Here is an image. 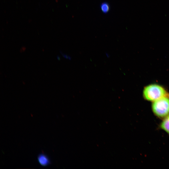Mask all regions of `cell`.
Masks as SVG:
<instances>
[{"label":"cell","instance_id":"obj_3","mask_svg":"<svg viewBox=\"0 0 169 169\" xmlns=\"http://www.w3.org/2000/svg\"><path fill=\"white\" fill-rule=\"evenodd\" d=\"M160 126L161 129L169 134V115L163 118Z\"/></svg>","mask_w":169,"mask_h":169},{"label":"cell","instance_id":"obj_6","mask_svg":"<svg viewBox=\"0 0 169 169\" xmlns=\"http://www.w3.org/2000/svg\"><path fill=\"white\" fill-rule=\"evenodd\" d=\"M60 53L61 54L62 56L64 58H65L66 59H69V60H70L71 59V57L70 56H69V55H67L66 54H63L60 51Z\"/></svg>","mask_w":169,"mask_h":169},{"label":"cell","instance_id":"obj_7","mask_svg":"<svg viewBox=\"0 0 169 169\" xmlns=\"http://www.w3.org/2000/svg\"><path fill=\"white\" fill-rule=\"evenodd\" d=\"M57 58L58 60H60V57L59 55H57Z\"/></svg>","mask_w":169,"mask_h":169},{"label":"cell","instance_id":"obj_8","mask_svg":"<svg viewBox=\"0 0 169 169\" xmlns=\"http://www.w3.org/2000/svg\"><path fill=\"white\" fill-rule=\"evenodd\" d=\"M106 56H107V57L108 58V57H110V55H109V54L106 53Z\"/></svg>","mask_w":169,"mask_h":169},{"label":"cell","instance_id":"obj_4","mask_svg":"<svg viewBox=\"0 0 169 169\" xmlns=\"http://www.w3.org/2000/svg\"><path fill=\"white\" fill-rule=\"evenodd\" d=\"M38 160L39 163L43 166H47L50 163L48 157L44 154L39 155L38 157Z\"/></svg>","mask_w":169,"mask_h":169},{"label":"cell","instance_id":"obj_5","mask_svg":"<svg viewBox=\"0 0 169 169\" xmlns=\"http://www.w3.org/2000/svg\"><path fill=\"white\" fill-rule=\"evenodd\" d=\"M100 8L102 12L106 14L109 11L110 8L109 3L107 2H104L101 4Z\"/></svg>","mask_w":169,"mask_h":169},{"label":"cell","instance_id":"obj_1","mask_svg":"<svg viewBox=\"0 0 169 169\" xmlns=\"http://www.w3.org/2000/svg\"><path fill=\"white\" fill-rule=\"evenodd\" d=\"M143 95L145 100L153 102L169 94L162 86L158 84H152L144 88Z\"/></svg>","mask_w":169,"mask_h":169},{"label":"cell","instance_id":"obj_2","mask_svg":"<svg viewBox=\"0 0 169 169\" xmlns=\"http://www.w3.org/2000/svg\"><path fill=\"white\" fill-rule=\"evenodd\" d=\"M151 107L156 116L161 118L166 117L169 115V95L152 102Z\"/></svg>","mask_w":169,"mask_h":169}]
</instances>
